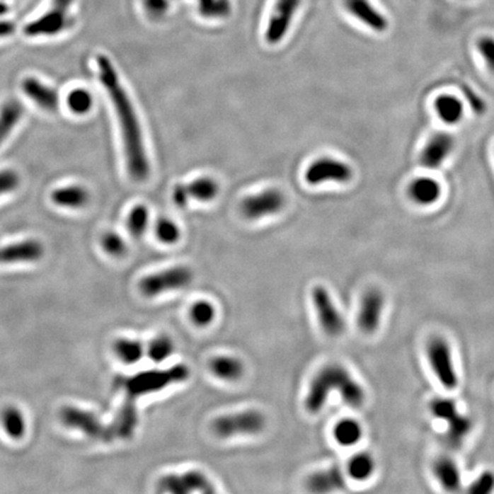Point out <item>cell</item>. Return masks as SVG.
<instances>
[{
    "label": "cell",
    "mask_w": 494,
    "mask_h": 494,
    "mask_svg": "<svg viewBox=\"0 0 494 494\" xmlns=\"http://www.w3.org/2000/svg\"><path fill=\"white\" fill-rule=\"evenodd\" d=\"M16 31V25L14 22L0 18V39L8 38L13 36Z\"/></svg>",
    "instance_id": "obj_43"
},
{
    "label": "cell",
    "mask_w": 494,
    "mask_h": 494,
    "mask_svg": "<svg viewBox=\"0 0 494 494\" xmlns=\"http://www.w3.org/2000/svg\"><path fill=\"white\" fill-rule=\"evenodd\" d=\"M113 352L122 363L137 364L146 354V348L140 340L120 338L113 343Z\"/></svg>",
    "instance_id": "obj_28"
},
{
    "label": "cell",
    "mask_w": 494,
    "mask_h": 494,
    "mask_svg": "<svg viewBox=\"0 0 494 494\" xmlns=\"http://www.w3.org/2000/svg\"><path fill=\"white\" fill-rule=\"evenodd\" d=\"M265 428V417L258 410H246L224 414L212 423V430L217 437L229 438L244 435H258Z\"/></svg>",
    "instance_id": "obj_5"
},
{
    "label": "cell",
    "mask_w": 494,
    "mask_h": 494,
    "mask_svg": "<svg viewBox=\"0 0 494 494\" xmlns=\"http://www.w3.org/2000/svg\"><path fill=\"white\" fill-rule=\"evenodd\" d=\"M155 235L163 244H176L181 239L180 226L168 217L158 219L155 224Z\"/></svg>",
    "instance_id": "obj_35"
},
{
    "label": "cell",
    "mask_w": 494,
    "mask_h": 494,
    "mask_svg": "<svg viewBox=\"0 0 494 494\" xmlns=\"http://www.w3.org/2000/svg\"><path fill=\"white\" fill-rule=\"evenodd\" d=\"M6 11V6H4L3 4L0 3V16H3Z\"/></svg>",
    "instance_id": "obj_44"
},
{
    "label": "cell",
    "mask_w": 494,
    "mask_h": 494,
    "mask_svg": "<svg viewBox=\"0 0 494 494\" xmlns=\"http://www.w3.org/2000/svg\"><path fill=\"white\" fill-rule=\"evenodd\" d=\"M66 103L69 111L76 116H86L92 111L94 98L87 88L76 87L68 93Z\"/></svg>",
    "instance_id": "obj_30"
},
{
    "label": "cell",
    "mask_w": 494,
    "mask_h": 494,
    "mask_svg": "<svg viewBox=\"0 0 494 494\" xmlns=\"http://www.w3.org/2000/svg\"><path fill=\"white\" fill-rule=\"evenodd\" d=\"M333 437L341 447H354L363 437V427L357 420L345 418L339 420L333 427Z\"/></svg>",
    "instance_id": "obj_26"
},
{
    "label": "cell",
    "mask_w": 494,
    "mask_h": 494,
    "mask_svg": "<svg viewBox=\"0 0 494 494\" xmlns=\"http://www.w3.org/2000/svg\"><path fill=\"white\" fill-rule=\"evenodd\" d=\"M347 12L363 23L369 30L384 33L389 28L387 16H384L369 0H343Z\"/></svg>",
    "instance_id": "obj_17"
},
{
    "label": "cell",
    "mask_w": 494,
    "mask_h": 494,
    "mask_svg": "<svg viewBox=\"0 0 494 494\" xmlns=\"http://www.w3.org/2000/svg\"><path fill=\"white\" fill-rule=\"evenodd\" d=\"M172 200L173 202L178 207H181V209L187 207L188 204L190 202V196H189V193H188L187 185H183V183H179V185H176V187L173 188Z\"/></svg>",
    "instance_id": "obj_42"
},
{
    "label": "cell",
    "mask_w": 494,
    "mask_h": 494,
    "mask_svg": "<svg viewBox=\"0 0 494 494\" xmlns=\"http://www.w3.org/2000/svg\"><path fill=\"white\" fill-rule=\"evenodd\" d=\"M477 51L486 63L488 71L494 75V37L483 36L477 40Z\"/></svg>",
    "instance_id": "obj_39"
},
{
    "label": "cell",
    "mask_w": 494,
    "mask_h": 494,
    "mask_svg": "<svg viewBox=\"0 0 494 494\" xmlns=\"http://www.w3.org/2000/svg\"><path fill=\"white\" fill-rule=\"evenodd\" d=\"M96 68L98 81L110 98L120 124L128 174L134 181H144L150 174V163L143 140L142 127L134 105L120 81L113 61L107 55L98 54L96 57Z\"/></svg>",
    "instance_id": "obj_1"
},
{
    "label": "cell",
    "mask_w": 494,
    "mask_h": 494,
    "mask_svg": "<svg viewBox=\"0 0 494 494\" xmlns=\"http://www.w3.org/2000/svg\"><path fill=\"white\" fill-rule=\"evenodd\" d=\"M61 420L69 428L77 429L87 437L110 443L113 441L110 426H107L93 412L67 406L61 411Z\"/></svg>",
    "instance_id": "obj_10"
},
{
    "label": "cell",
    "mask_w": 494,
    "mask_h": 494,
    "mask_svg": "<svg viewBox=\"0 0 494 494\" xmlns=\"http://www.w3.org/2000/svg\"><path fill=\"white\" fill-rule=\"evenodd\" d=\"M408 194L418 205H434L441 198L442 185L432 176H419L408 185Z\"/></svg>",
    "instance_id": "obj_21"
},
{
    "label": "cell",
    "mask_w": 494,
    "mask_h": 494,
    "mask_svg": "<svg viewBox=\"0 0 494 494\" xmlns=\"http://www.w3.org/2000/svg\"><path fill=\"white\" fill-rule=\"evenodd\" d=\"M50 200L61 209H81L90 204L91 195L84 185H61L52 190Z\"/></svg>",
    "instance_id": "obj_20"
},
{
    "label": "cell",
    "mask_w": 494,
    "mask_h": 494,
    "mask_svg": "<svg viewBox=\"0 0 494 494\" xmlns=\"http://www.w3.org/2000/svg\"><path fill=\"white\" fill-rule=\"evenodd\" d=\"M21 90L33 105L47 113H57L60 107V96L55 88L35 76H27L21 81Z\"/></svg>",
    "instance_id": "obj_16"
},
{
    "label": "cell",
    "mask_w": 494,
    "mask_h": 494,
    "mask_svg": "<svg viewBox=\"0 0 494 494\" xmlns=\"http://www.w3.org/2000/svg\"><path fill=\"white\" fill-rule=\"evenodd\" d=\"M435 476L447 491H456L461 486V473L452 459H438L434 466Z\"/></svg>",
    "instance_id": "obj_25"
},
{
    "label": "cell",
    "mask_w": 494,
    "mask_h": 494,
    "mask_svg": "<svg viewBox=\"0 0 494 494\" xmlns=\"http://www.w3.org/2000/svg\"><path fill=\"white\" fill-rule=\"evenodd\" d=\"M187 190L190 200L200 202H209L217 198L220 191V187L217 180L209 176H200L189 182Z\"/></svg>",
    "instance_id": "obj_27"
},
{
    "label": "cell",
    "mask_w": 494,
    "mask_h": 494,
    "mask_svg": "<svg viewBox=\"0 0 494 494\" xmlns=\"http://www.w3.org/2000/svg\"><path fill=\"white\" fill-rule=\"evenodd\" d=\"M374 471L375 460L372 456H369V453L355 454L349 460L348 466H347V473H348L349 477L354 481H357V482H364V481L371 478Z\"/></svg>",
    "instance_id": "obj_29"
},
{
    "label": "cell",
    "mask_w": 494,
    "mask_h": 494,
    "mask_svg": "<svg viewBox=\"0 0 494 494\" xmlns=\"http://www.w3.org/2000/svg\"><path fill=\"white\" fill-rule=\"evenodd\" d=\"M190 377V369L185 364L166 369H151L137 373L133 377L120 379L118 384L124 389L126 396L133 399L159 393L173 384L187 381Z\"/></svg>",
    "instance_id": "obj_3"
},
{
    "label": "cell",
    "mask_w": 494,
    "mask_h": 494,
    "mask_svg": "<svg viewBox=\"0 0 494 494\" xmlns=\"http://www.w3.org/2000/svg\"><path fill=\"white\" fill-rule=\"evenodd\" d=\"M285 196L275 188H268L258 194L245 197L241 202V212L247 220H260L263 217L278 214L285 206Z\"/></svg>",
    "instance_id": "obj_12"
},
{
    "label": "cell",
    "mask_w": 494,
    "mask_h": 494,
    "mask_svg": "<svg viewBox=\"0 0 494 494\" xmlns=\"http://www.w3.org/2000/svg\"><path fill=\"white\" fill-rule=\"evenodd\" d=\"M191 322L200 328L209 326L214 322L217 309L214 304L207 300L196 301L189 309Z\"/></svg>",
    "instance_id": "obj_34"
},
{
    "label": "cell",
    "mask_w": 494,
    "mask_h": 494,
    "mask_svg": "<svg viewBox=\"0 0 494 494\" xmlns=\"http://www.w3.org/2000/svg\"><path fill=\"white\" fill-rule=\"evenodd\" d=\"M434 108L438 118L447 125H456L464 118V103L453 94L438 96L435 98Z\"/></svg>",
    "instance_id": "obj_23"
},
{
    "label": "cell",
    "mask_w": 494,
    "mask_h": 494,
    "mask_svg": "<svg viewBox=\"0 0 494 494\" xmlns=\"http://www.w3.org/2000/svg\"><path fill=\"white\" fill-rule=\"evenodd\" d=\"M354 178L352 167L333 157L317 158L304 172V180L309 185H322L325 183L347 185Z\"/></svg>",
    "instance_id": "obj_8"
},
{
    "label": "cell",
    "mask_w": 494,
    "mask_h": 494,
    "mask_svg": "<svg viewBox=\"0 0 494 494\" xmlns=\"http://www.w3.org/2000/svg\"><path fill=\"white\" fill-rule=\"evenodd\" d=\"M300 0H276L268 24L265 38L268 44L275 45L285 38L289 33L295 13L298 11Z\"/></svg>",
    "instance_id": "obj_13"
},
{
    "label": "cell",
    "mask_w": 494,
    "mask_h": 494,
    "mask_svg": "<svg viewBox=\"0 0 494 494\" xmlns=\"http://www.w3.org/2000/svg\"><path fill=\"white\" fill-rule=\"evenodd\" d=\"M109 426L113 432V440L116 438H120L122 441L131 440L139 426L137 399L126 396Z\"/></svg>",
    "instance_id": "obj_18"
},
{
    "label": "cell",
    "mask_w": 494,
    "mask_h": 494,
    "mask_svg": "<svg viewBox=\"0 0 494 494\" xmlns=\"http://www.w3.org/2000/svg\"><path fill=\"white\" fill-rule=\"evenodd\" d=\"M150 224V212L147 206L135 205L128 213L126 226L134 237H141L148 230Z\"/></svg>",
    "instance_id": "obj_33"
},
{
    "label": "cell",
    "mask_w": 494,
    "mask_h": 494,
    "mask_svg": "<svg viewBox=\"0 0 494 494\" xmlns=\"http://www.w3.org/2000/svg\"><path fill=\"white\" fill-rule=\"evenodd\" d=\"M212 374L224 381H237L244 375V363L239 358L228 355H220L209 362Z\"/></svg>",
    "instance_id": "obj_22"
},
{
    "label": "cell",
    "mask_w": 494,
    "mask_h": 494,
    "mask_svg": "<svg viewBox=\"0 0 494 494\" xmlns=\"http://www.w3.org/2000/svg\"><path fill=\"white\" fill-rule=\"evenodd\" d=\"M158 493L190 494L215 493L214 484L205 473L200 471H188L185 473H168L161 477L157 483Z\"/></svg>",
    "instance_id": "obj_9"
},
{
    "label": "cell",
    "mask_w": 494,
    "mask_h": 494,
    "mask_svg": "<svg viewBox=\"0 0 494 494\" xmlns=\"http://www.w3.org/2000/svg\"><path fill=\"white\" fill-rule=\"evenodd\" d=\"M0 1H3V0H0Z\"/></svg>",
    "instance_id": "obj_45"
},
{
    "label": "cell",
    "mask_w": 494,
    "mask_h": 494,
    "mask_svg": "<svg viewBox=\"0 0 494 494\" xmlns=\"http://www.w3.org/2000/svg\"><path fill=\"white\" fill-rule=\"evenodd\" d=\"M21 178L20 174L13 168L0 170V197L12 194L20 187Z\"/></svg>",
    "instance_id": "obj_38"
},
{
    "label": "cell",
    "mask_w": 494,
    "mask_h": 494,
    "mask_svg": "<svg viewBox=\"0 0 494 494\" xmlns=\"http://www.w3.org/2000/svg\"><path fill=\"white\" fill-rule=\"evenodd\" d=\"M23 105L14 98L0 107V147L8 139L23 117Z\"/></svg>",
    "instance_id": "obj_24"
},
{
    "label": "cell",
    "mask_w": 494,
    "mask_h": 494,
    "mask_svg": "<svg viewBox=\"0 0 494 494\" xmlns=\"http://www.w3.org/2000/svg\"><path fill=\"white\" fill-rule=\"evenodd\" d=\"M494 490V473L491 471H484L482 475H479L478 478L473 481L469 492L475 494L491 493Z\"/></svg>",
    "instance_id": "obj_40"
},
{
    "label": "cell",
    "mask_w": 494,
    "mask_h": 494,
    "mask_svg": "<svg viewBox=\"0 0 494 494\" xmlns=\"http://www.w3.org/2000/svg\"><path fill=\"white\" fill-rule=\"evenodd\" d=\"M75 0H52L42 16L24 24L22 33L27 38H52L71 28V7Z\"/></svg>",
    "instance_id": "obj_4"
},
{
    "label": "cell",
    "mask_w": 494,
    "mask_h": 494,
    "mask_svg": "<svg viewBox=\"0 0 494 494\" xmlns=\"http://www.w3.org/2000/svg\"><path fill=\"white\" fill-rule=\"evenodd\" d=\"M333 390H338L345 404L360 408L365 402V390L350 373L338 364L321 369L310 382L304 405L309 413H318L324 408Z\"/></svg>",
    "instance_id": "obj_2"
},
{
    "label": "cell",
    "mask_w": 494,
    "mask_h": 494,
    "mask_svg": "<svg viewBox=\"0 0 494 494\" xmlns=\"http://www.w3.org/2000/svg\"><path fill=\"white\" fill-rule=\"evenodd\" d=\"M44 255V247L36 239L18 241L0 247V263H36Z\"/></svg>",
    "instance_id": "obj_19"
},
{
    "label": "cell",
    "mask_w": 494,
    "mask_h": 494,
    "mask_svg": "<svg viewBox=\"0 0 494 494\" xmlns=\"http://www.w3.org/2000/svg\"><path fill=\"white\" fill-rule=\"evenodd\" d=\"M143 6L151 18H161L168 9L166 0H143Z\"/></svg>",
    "instance_id": "obj_41"
},
{
    "label": "cell",
    "mask_w": 494,
    "mask_h": 494,
    "mask_svg": "<svg viewBox=\"0 0 494 494\" xmlns=\"http://www.w3.org/2000/svg\"><path fill=\"white\" fill-rule=\"evenodd\" d=\"M102 250L113 258H120L127 252V244L120 234L115 231L105 232L101 239Z\"/></svg>",
    "instance_id": "obj_37"
},
{
    "label": "cell",
    "mask_w": 494,
    "mask_h": 494,
    "mask_svg": "<svg viewBox=\"0 0 494 494\" xmlns=\"http://www.w3.org/2000/svg\"><path fill=\"white\" fill-rule=\"evenodd\" d=\"M176 350L174 341L168 335H158L150 341L146 348V354L155 364L164 363Z\"/></svg>",
    "instance_id": "obj_31"
},
{
    "label": "cell",
    "mask_w": 494,
    "mask_h": 494,
    "mask_svg": "<svg viewBox=\"0 0 494 494\" xmlns=\"http://www.w3.org/2000/svg\"><path fill=\"white\" fill-rule=\"evenodd\" d=\"M313 302L319 325L325 333L330 337L341 335L345 330V318L328 289L321 285L314 287Z\"/></svg>",
    "instance_id": "obj_11"
},
{
    "label": "cell",
    "mask_w": 494,
    "mask_h": 494,
    "mask_svg": "<svg viewBox=\"0 0 494 494\" xmlns=\"http://www.w3.org/2000/svg\"><path fill=\"white\" fill-rule=\"evenodd\" d=\"M427 358L435 377L445 389H456L459 384L458 372L453 360L452 349L447 340L434 337L426 348Z\"/></svg>",
    "instance_id": "obj_7"
},
{
    "label": "cell",
    "mask_w": 494,
    "mask_h": 494,
    "mask_svg": "<svg viewBox=\"0 0 494 494\" xmlns=\"http://www.w3.org/2000/svg\"><path fill=\"white\" fill-rule=\"evenodd\" d=\"M194 272L185 265H176L142 278L139 285L147 298H155L171 291H179L190 285Z\"/></svg>",
    "instance_id": "obj_6"
},
{
    "label": "cell",
    "mask_w": 494,
    "mask_h": 494,
    "mask_svg": "<svg viewBox=\"0 0 494 494\" xmlns=\"http://www.w3.org/2000/svg\"><path fill=\"white\" fill-rule=\"evenodd\" d=\"M307 486L310 491L313 492L333 491L335 488H339L340 486H343V477L335 469L319 471L309 477Z\"/></svg>",
    "instance_id": "obj_32"
},
{
    "label": "cell",
    "mask_w": 494,
    "mask_h": 494,
    "mask_svg": "<svg viewBox=\"0 0 494 494\" xmlns=\"http://www.w3.org/2000/svg\"><path fill=\"white\" fill-rule=\"evenodd\" d=\"M4 428L12 438H21L25 432V423L21 412L14 408H6L3 413Z\"/></svg>",
    "instance_id": "obj_36"
},
{
    "label": "cell",
    "mask_w": 494,
    "mask_h": 494,
    "mask_svg": "<svg viewBox=\"0 0 494 494\" xmlns=\"http://www.w3.org/2000/svg\"><path fill=\"white\" fill-rule=\"evenodd\" d=\"M384 310V295L379 289H369L360 300L357 323L365 334H373L381 324Z\"/></svg>",
    "instance_id": "obj_14"
},
{
    "label": "cell",
    "mask_w": 494,
    "mask_h": 494,
    "mask_svg": "<svg viewBox=\"0 0 494 494\" xmlns=\"http://www.w3.org/2000/svg\"><path fill=\"white\" fill-rule=\"evenodd\" d=\"M456 146L453 135L437 132L429 137L420 152V164L427 170H437L452 154Z\"/></svg>",
    "instance_id": "obj_15"
}]
</instances>
